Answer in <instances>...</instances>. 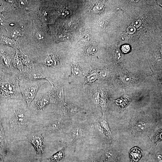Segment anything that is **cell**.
Masks as SVG:
<instances>
[{"label": "cell", "mask_w": 162, "mask_h": 162, "mask_svg": "<svg viewBox=\"0 0 162 162\" xmlns=\"http://www.w3.org/2000/svg\"><path fill=\"white\" fill-rule=\"evenodd\" d=\"M7 122L10 141L27 139L31 130L33 119L24 99H7Z\"/></svg>", "instance_id": "6da1fadb"}, {"label": "cell", "mask_w": 162, "mask_h": 162, "mask_svg": "<svg viewBox=\"0 0 162 162\" xmlns=\"http://www.w3.org/2000/svg\"><path fill=\"white\" fill-rule=\"evenodd\" d=\"M18 75L6 74L0 82V93L7 99H23L20 91Z\"/></svg>", "instance_id": "7a4b0ae2"}, {"label": "cell", "mask_w": 162, "mask_h": 162, "mask_svg": "<svg viewBox=\"0 0 162 162\" xmlns=\"http://www.w3.org/2000/svg\"><path fill=\"white\" fill-rule=\"evenodd\" d=\"M45 79L32 80L18 79V85L23 99L28 108L35 98L39 88L46 82Z\"/></svg>", "instance_id": "3957f363"}, {"label": "cell", "mask_w": 162, "mask_h": 162, "mask_svg": "<svg viewBox=\"0 0 162 162\" xmlns=\"http://www.w3.org/2000/svg\"><path fill=\"white\" fill-rule=\"evenodd\" d=\"M43 85L39 88L29 107L30 112L33 119L37 117L48 105L51 103L50 94V90L48 91H46L44 88Z\"/></svg>", "instance_id": "277c9868"}, {"label": "cell", "mask_w": 162, "mask_h": 162, "mask_svg": "<svg viewBox=\"0 0 162 162\" xmlns=\"http://www.w3.org/2000/svg\"><path fill=\"white\" fill-rule=\"evenodd\" d=\"M45 134L42 129L33 131H32L27 138V140L31 143L35 148L37 155L42 156L45 152V143L44 137Z\"/></svg>", "instance_id": "5b68a950"}, {"label": "cell", "mask_w": 162, "mask_h": 162, "mask_svg": "<svg viewBox=\"0 0 162 162\" xmlns=\"http://www.w3.org/2000/svg\"><path fill=\"white\" fill-rule=\"evenodd\" d=\"M51 85L50 91V102L61 107L67 103L64 102L63 89L57 81L51 80L49 82Z\"/></svg>", "instance_id": "8992f818"}, {"label": "cell", "mask_w": 162, "mask_h": 162, "mask_svg": "<svg viewBox=\"0 0 162 162\" xmlns=\"http://www.w3.org/2000/svg\"><path fill=\"white\" fill-rule=\"evenodd\" d=\"M61 107L63 114L60 119L63 121L68 119L70 117L81 111L80 108L72 104H66Z\"/></svg>", "instance_id": "52a82bcc"}, {"label": "cell", "mask_w": 162, "mask_h": 162, "mask_svg": "<svg viewBox=\"0 0 162 162\" xmlns=\"http://www.w3.org/2000/svg\"><path fill=\"white\" fill-rule=\"evenodd\" d=\"M63 122L60 119L53 122L42 130L45 134L47 133L57 132L61 129L63 124Z\"/></svg>", "instance_id": "ba28073f"}, {"label": "cell", "mask_w": 162, "mask_h": 162, "mask_svg": "<svg viewBox=\"0 0 162 162\" xmlns=\"http://www.w3.org/2000/svg\"><path fill=\"white\" fill-rule=\"evenodd\" d=\"M98 120L106 136L109 138H111V130L107 119L106 114L103 113L102 117L98 119Z\"/></svg>", "instance_id": "9c48e42d"}, {"label": "cell", "mask_w": 162, "mask_h": 162, "mask_svg": "<svg viewBox=\"0 0 162 162\" xmlns=\"http://www.w3.org/2000/svg\"><path fill=\"white\" fill-rule=\"evenodd\" d=\"M130 156L132 162H137L141 158L142 152L139 148L136 147L131 148L130 151Z\"/></svg>", "instance_id": "30bf717a"}, {"label": "cell", "mask_w": 162, "mask_h": 162, "mask_svg": "<svg viewBox=\"0 0 162 162\" xmlns=\"http://www.w3.org/2000/svg\"><path fill=\"white\" fill-rule=\"evenodd\" d=\"M65 148H64L62 149L53 154L50 157L49 159L50 162L59 161L65 157Z\"/></svg>", "instance_id": "8fae6325"}, {"label": "cell", "mask_w": 162, "mask_h": 162, "mask_svg": "<svg viewBox=\"0 0 162 162\" xmlns=\"http://www.w3.org/2000/svg\"><path fill=\"white\" fill-rule=\"evenodd\" d=\"M101 95L99 104L102 108V113L106 114V112L107 111L108 105L109 101L106 96L103 92Z\"/></svg>", "instance_id": "7c38bea8"}, {"label": "cell", "mask_w": 162, "mask_h": 162, "mask_svg": "<svg viewBox=\"0 0 162 162\" xmlns=\"http://www.w3.org/2000/svg\"><path fill=\"white\" fill-rule=\"evenodd\" d=\"M82 129L79 127H77L73 129L71 133L72 138L75 141L80 139L82 137Z\"/></svg>", "instance_id": "4fadbf2b"}, {"label": "cell", "mask_w": 162, "mask_h": 162, "mask_svg": "<svg viewBox=\"0 0 162 162\" xmlns=\"http://www.w3.org/2000/svg\"><path fill=\"white\" fill-rule=\"evenodd\" d=\"M0 145L2 148H6L7 147L4 131L1 123H0Z\"/></svg>", "instance_id": "5bb4252c"}, {"label": "cell", "mask_w": 162, "mask_h": 162, "mask_svg": "<svg viewBox=\"0 0 162 162\" xmlns=\"http://www.w3.org/2000/svg\"><path fill=\"white\" fill-rule=\"evenodd\" d=\"M98 76V74L96 72H90L86 76L85 83H92L97 79Z\"/></svg>", "instance_id": "9a60e30c"}, {"label": "cell", "mask_w": 162, "mask_h": 162, "mask_svg": "<svg viewBox=\"0 0 162 162\" xmlns=\"http://www.w3.org/2000/svg\"><path fill=\"white\" fill-rule=\"evenodd\" d=\"M125 97H123L119 99H118L116 101V104L120 106H121L122 107H125V106L128 104V101L127 99L125 98Z\"/></svg>", "instance_id": "2e32d148"}, {"label": "cell", "mask_w": 162, "mask_h": 162, "mask_svg": "<svg viewBox=\"0 0 162 162\" xmlns=\"http://www.w3.org/2000/svg\"><path fill=\"white\" fill-rule=\"evenodd\" d=\"M99 93L97 91L93 95L92 100L95 104L97 105L99 104Z\"/></svg>", "instance_id": "e0dca14e"}, {"label": "cell", "mask_w": 162, "mask_h": 162, "mask_svg": "<svg viewBox=\"0 0 162 162\" xmlns=\"http://www.w3.org/2000/svg\"><path fill=\"white\" fill-rule=\"evenodd\" d=\"M161 130H160L157 133L155 136V141L156 142H158L161 140Z\"/></svg>", "instance_id": "ac0fdd59"}, {"label": "cell", "mask_w": 162, "mask_h": 162, "mask_svg": "<svg viewBox=\"0 0 162 162\" xmlns=\"http://www.w3.org/2000/svg\"><path fill=\"white\" fill-rule=\"evenodd\" d=\"M109 72L105 71H103L101 72L100 77L102 79H105L109 77Z\"/></svg>", "instance_id": "d6986e66"}, {"label": "cell", "mask_w": 162, "mask_h": 162, "mask_svg": "<svg viewBox=\"0 0 162 162\" xmlns=\"http://www.w3.org/2000/svg\"><path fill=\"white\" fill-rule=\"evenodd\" d=\"M142 23L141 20H136L134 21L132 23V25L134 27L138 28L141 25Z\"/></svg>", "instance_id": "ffe728a7"}, {"label": "cell", "mask_w": 162, "mask_h": 162, "mask_svg": "<svg viewBox=\"0 0 162 162\" xmlns=\"http://www.w3.org/2000/svg\"><path fill=\"white\" fill-rule=\"evenodd\" d=\"M121 49L123 52L124 53H127L130 51V47L128 45H125L122 46Z\"/></svg>", "instance_id": "44dd1931"}, {"label": "cell", "mask_w": 162, "mask_h": 162, "mask_svg": "<svg viewBox=\"0 0 162 162\" xmlns=\"http://www.w3.org/2000/svg\"><path fill=\"white\" fill-rule=\"evenodd\" d=\"M103 9V6L102 5H98L94 7V10L95 11L98 12L102 11Z\"/></svg>", "instance_id": "7402d4cb"}, {"label": "cell", "mask_w": 162, "mask_h": 162, "mask_svg": "<svg viewBox=\"0 0 162 162\" xmlns=\"http://www.w3.org/2000/svg\"><path fill=\"white\" fill-rule=\"evenodd\" d=\"M97 50V49L96 47H90L88 49L87 52L89 54H92L95 53Z\"/></svg>", "instance_id": "603a6c76"}, {"label": "cell", "mask_w": 162, "mask_h": 162, "mask_svg": "<svg viewBox=\"0 0 162 162\" xmlns=\"http://www.w3.org/2000/svg\"><path fill=\"white\" fill-rule=\"evenodd\" d=\"M127 31L130 34H133L136 31V29L133 26H130L128 27Z\"/></svg>", "instance_id": "cb8c5ba5"}, {"label": "cell", "mask_w": 162, "mask_h": 162, "mask_svg": "<svg viewBox=\"0 0 162 162\" xmlns=\"http://www.w3.org/2000/svg\"><path fill=\"white\" fill-rule=\"evenodd\" d=\"M131 80V78L130 77L128 76H127L124 77L122 79V82L125 84H128L130 82Z\"/></svg>", "instance_id": "d4e9b609"}, {"label": "cell", "mask_w": 162, "mask_h": 162, "mask_svg": "<svg viewBox=\"0 0 162 162\" xmlns=\"http://www.w3.org/2000/svg\"><path fill=\"white\" fill-rule=\"evenodd\" d=\"M72 72L75 75H77L79 74V70L77 68L74 67L72 69Z\"/></svg>", "instance_id": "484cf974"}, {"label": "cell", "mask_w": 162, "mask_h": 162, "mask_svg": "<svg viewBox=\"0 0 162 162\" xmlns=\"http://www.w3.org/2000/svg\"><path fill=\"white\" fill-rule=\"evenodd\" d=\"M4 20L2 19L0 17V28H1V27H3L4 26Z\"/></svg>", "instance_id": "4316f807"}, {"label": "cell", "mask_w": 162, "mask_h": 162, "mask_svg": "<svg viewBox=\"0 0 162 162\" xmlns=\"http://www.w3.org/2000/svg\"><path fill=\"white\" fill-rule=\"evenodd\" d=\"M63 15L65 16L68 15L70 14V13L69 12V11H65L63 13Z\"/></svg>", "instance_id": "83f0119b"}, {"label": "cell", "mask_w": 162, "mask_h": 162, "mask_svg": "<svg viewBox=\"0 0 162 162\" xmlns=\"http://www.w3.org/2000/svg\"><path fill=\"white\" fill-rule=\"evenodd\" d=\"M91 162H103V161L100 160L95 159L92 160Z\"/></svg>", "instance_id": "f1b7e54d"}, {"label": "cell", "mask_w": 162, "mask_h": 162, "mask_svg": "<svg viewBox=\"0 0 162 162\" xmlns=\"http://www.w3.org/2000/svg\"><path fill=\"white\" fill-rule=\"evenodd\" d=\"M0 162H4L3 157L1 155H0Z\"/></svg>", "instance_id": "f546056e"}]
</instances>
